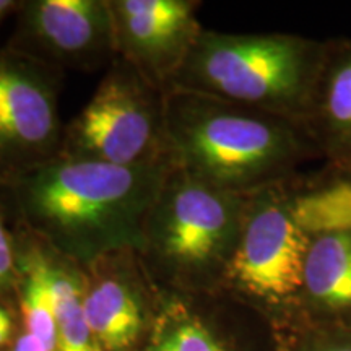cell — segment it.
Returning a JSON list of instances; mask_svg holds the SVG:
<instances>
[{
    "mask_svg": "<svg viewBox=\"0 0 351 351\" xmlns=\"http://www.w3.org/2000/svg\"><path fill=\"white\" fill-rule=\"evenodd\" d=\"M173 163L114 166L59 155L0 186L12 228L85 267L140 247L145 218Z\"/></svg>",
    "mask_w": 351,
    "mask_h": 351,
    "instance_id": "6da1fadb",
    "label": "cell"
},
{
    "mask_svg": "<svg viewBox=\"0 0 351 351\" xmlns=\"http://www.w3.org/2000/svg\"><path fill=\"white\" fill-rule=\"evenodd\" d=\"M171 161L192 178L238 195L271 187L298 155L287 117L191 91H166Z\"/></svg>",
    "mask_w": 351,
    "mask_h": 351,
    "instance_id": "7a4b0ae2",
    "label": "cell"
},
{
    "mask_svg": "<svg viewBox=\"0 0 351 351\" xmlns=\"http://www.w3.org/2000/svg\"><path fill=\"white\" fill-rule=\"evenodd\" d=\"M313 73V49L300 38L204 29L169 90L212 96L288 119L304 103Z\"/></svg>",
    "mask_w": 351,
    "mask_h": 351,
    "instance_id": "3957f363",
    "label": "cell"
},
{
    "mask_svg": "<svg viewBox=\"0 0 351 351\" xmlns=\"http://www.w3.org/2000/svg\"><path fill=\"white\" fill-rule=\"evenodd\" d=\"M245 199L247 195L221 191L173 166L143 223L137 254L147 274L174 285L225 278Z\"/></svg>",
    "mask_w": 351,
    "mask_h": 351,
    "instance_id": "277c9868",
    "label": "cell"
},
{
    "mask_svg": "<svg viewBox=\"0 0 351 351\" xmlns=\"http://www.w3.org/2000/svg\"><path fill=\"white\" fill-rule=\"evenodd\" d=\"M60 155L127 168L173 163L166 91L116 57L86 106L65 124Z\"/></svg>",
    "mask_w": 351,
    "mask_h": 351,
    "instance_id": "5b68a950",
    "label": "cell"
},
{
    "mask_svg": "<svg viewBox=\"0 0 351 351\" xmlns=\"http://www.w3.org/2000/svg\"><path fill=\"white\" fill-rule=\"evenodd\" d=\"M62 72L0 47V186L62 150Z\"/></svg>",
    "mask_w": 351,
    "mask_h": 351,
    "instance_id": "8992f818",
    "label": "cell"
},
{
    "mask_svg": "<svg viewBox=\"0 0 351 351\" xmlns=\"http://www.w3.org/2000/svg\"><path fill=\"white\" fill-rule=\"evenodd\" d=\"M311 236L293 217L289 199L262 189L247 195L241 231L225 280L269 302H282L304 288Z\"/></svg>",
    "mask_w": 351,
    "mask_h": 351,
    "instance_id": "52a82bcc",
    "label": "cell"
},
{
    "mask_svg": "<svg viewBox=\"0 0 351 351\" xmlns=\"http://www.w3.org/2000/svg\"><path fill=\"white\" fill-rule=\"evenodd\" d=\"M5 47L59 70L109 67L117 57L109 0H21Z\"/></svg>",
    "mask_w": 351,
    "mask_h": 351,
    "instance_id": "ba28073f",
    "label": "cell"
},
{
    "mask_svg": "<svg viewBox=\"0 0 351 351\" xmlns=\"http://www.w3.org/2000/svg\"><path fill=\"white\" fill-rule=\"evenodd\" d=\"M194 0H109L117 57L168 91L204 32Z\"/></svg>",
    "mask_w": 351,
    "mask_h": 351,
    "instance_id": "9c48e42d",
    "label": "cell"
},
{
    "mask_svg": "<svg viewBox=\"0 0 351 351\" xmlns=\"http://www.w3.org/2000/svg\"><path fill=\"white\" fill-rule=\"evenodd\" d=\"M142 274L135 249L106 254L82 267L83 311L98 351H130L142 339L147 326L137 282Z\"/></svg>",
    "mask_w": 351,
    "mask_h": 351,
    "instance_id": "30bf717a",
    "label": "cell"
},
{
    "mask_svg": "<svg viewBox=\"0 0 351 351\" xmlns=\"http://www.w3.org/2000/svg\"><path fill=\"white\" fill-rule=\"evenodd\" d=\"M302 289L319 304L351 309V231L311 238Z\"/></svg>",
    "mask_w": 351,
    "mask_h": 351,
    "instance_id": "8fae6325",
    "label": "cell"
},
{
    "mask_svg": "<svg viewBox=\"0 0 351 351\" xmlns=\"http://www.w3.org/2000/svg\"><path fill=\"white\" fill-rule=\"evenodd\" d=\"M38 244L56 300V351H98L83 311L82 267Z\"/></svg>",
    "mask_w": 351,
    "mask_h": 351,
    "instance_id": "7c38bea8",
    "label": "cell"
},
{
    "mask_svg": "<svg viewBox=\"0 0 351 351\" xmlns=\"http://www.w3.org/2000/svg\"><path fill=\"white\" fill-rule=\"evenodd\" d=\"M293 217L307 234L351 231V181L289 199Z\"/></svg>",
    "mask_w": 351,
    "mask_h": 351,
    "instance_id": "4fadbf2b",
    "label": "cell"
},
{
    "mask_svg": "<svg viewBox=\"0 0 351 351\" xmlns=\"http://www.w3.org/2000/svg\"><path fill=\"white\" fill-rule=\"evenodd\" d=\"M327 116L337 130L351 137V56L341 60L328 82Z\"/></svg>",
    "mask_w": 351,
    "mask_h": 351,
    "instance_id": "5bb4252c",
    "label": "cell"
},
{
    "mask_svg": "<svg viewBox=\"0 0 351 351\" xmlns=\"http://www.w3.org/2000/svg\"><path fill=\"white\" fill-rule=\"evenodd\" d=\"M20 282L16 239L8 219L0 207V301L10 291H16Z\"/></svg>",
    "mask_w": 351,
    "mask_h": 351,
    "instance_id": "9a60e30c",
    "label": "cell"
},
{
    "mask_svg": "<svg viewBox=\"0 0 351 351\" xmlns=\"http://www.w3.org/2000/svg\"><path fill=\"white\" fill-rule=\"evenodd\" d=\"M15 333V317L3 301H0V346L7 345Z\"/></svg>",
    "mask_w": 351,
    "mask_h": 351,
    "instance_id": "2e32d148",
    "label": "cell"
},
{
    "mask_svg": "<svg viewBox=\"0 0 351 351\" xmlns=\"http://www.w3.org/2000/svg\"><path fill=\"white\" fill-rule=\"evenodd\" d=\"M12 351H47L39 341L34 339L32 333L23 332L16 337L13 341V350Z\"/></svg>",
    "mask_w": 351,
    "mask_h": 351,
    "instance_id": "e0dca14e",
    "label": "cell"
},
{
    "mask_svg": "<svg viewBox=\"0 0 351 351\" xmlns=\"http://www.w3.org/2000/svg\"><path fill=\"white\" fill-rule=\"evenodd\" d=\"M21 7V0H0V28L8 19H13Z\"/></svg>",
    "mask_w": 351,
    "mask_h": 351,
    "instance_id": "ac0fdd59",
    "label": "cell"
},
{
    "mask_svg": "<svg viewBox=\"0 0 351 351\" xmlns=\"http://www.w3.org/2000/svg\"><path fill=\"white\" fill-rule=\"evenodd\" d=\"M322 351H351V346H350V345H345V346H333V348L322 350Z\"/></svg>",
    "mask_w": 351,
    "mask_h": 351,
    "instance_id": "d6986e66",
    "label": "cell"
}]
</instances>
